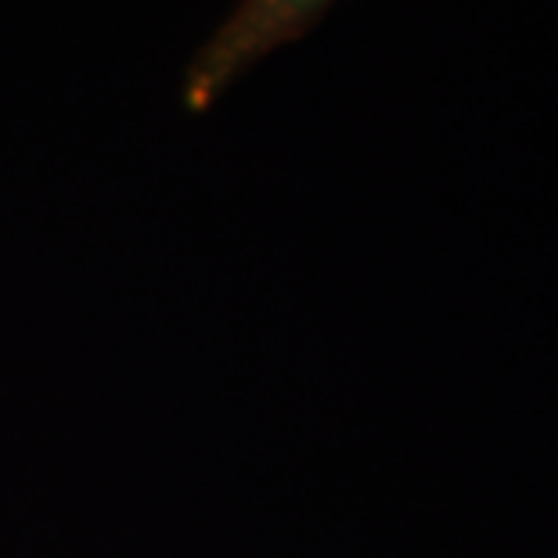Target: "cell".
Instances as JSON below:
<instances>
[{"mask_svg": "<svg viewBox=\"0 0 558 558\" xmlns=\"http://www.w3.org/2000/svg\"><path fill=\"white\" fill-rule=\"evenodd\" d=\"M336 0H239L184 69L187 112L213 109L242 76L295 40H303Z\"/></svg>", "mask_w": 558, "mask_h": 558, "instance_id": "cell-1", "label": "cell"}]
</instances>
